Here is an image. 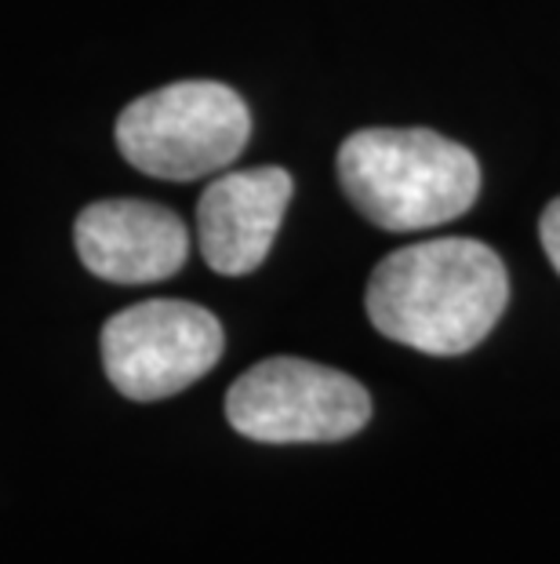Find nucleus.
Instances as JSON below:
<instances>
[{"label": "nucleus", "mask_w": 560, "mask_h": 564, "mask_svg": "<svg viewBox=\"0 0 560 564\" xmlns=\"http://www.w3.org/2000/svg\"><path fill=\"white\" fill-rule=\"evenodd\" d=\"M509 299L503 259L470 237L400 248L367 281V317L386 339L455 357L481 346Z\"/></svg>", "instance_id": "obj_1"}, {"label": "nucleus", "mask_w": 560, "mask_h": 564, "mask_svg": "<svg viewBox=\"0 0 560 564\" xmlns=\"http://www.w3.org/2000/svg\"><path fill=\"white\" fill-rule=\"evenodd\" d=\"M339 183L364 219L411 234L466 215L481 194V164L437 131L364 128L339 147Z\"/></svg>", "instance_id": "obj_2"}, {"label": "nucleus", "mask_w": 560, "mask_h": 564, "mask_svg": "<svg viewBox=\"0 0 560 564\" xmlns=\"http://www.w3.org/2000/svg\"><path fill=\"white\" fill-rule=\"evenodd\" d=\"M252 113L230 84L178 80L128 102L117 121L124 161L153 178L189 183L241 158Z\"/></svg>", "instance_id": "obj_3"}, {"label": "nucleus", "mask_w": 560, "mask_h": 564, "mask_svg": "<svg viewBox=\"0 0 560 564\" xmlns=\"http://www.w3.org/2000/svg\"><path fill=\"white\" fill-rule=\"evenodd\" d=\"M226 419L248 441L328 444L361 434L372 419V398L345 371L303 357H270L230 387Z\"/></svg>", "instance_id": "obj_4"}, {"label": "nucleus", "mask_w": 560, "mask_h": 564, "mask_svg": "<svg viewBox=\"0 0 560 564\" xmlns=\"http://www.w3.org/2000/svg\"><path fill=\"white\" fill-rule=\"evenodd\" d=\"M222 346V324L211 310L150 299L106 321L102 365L128 401H164L208 376Z\"/></svg>", "instance_id": "obj_5"}, {"label": "nucleus", "mask_w": 560, "mask_h": 564, "mask_svg": "<svg viewBox=\"0 0 560 564\" xmlns=\"http://www.w3.org/2000/svg\"><path fill=\"white\" fill-rule=\"evenodd\" d=\"M292 189V175L273 164L219 175L197 204V241L208 267L222 278L259 270L288 212Z\"/></svg>", "instance_id": "obj_6"}, {"label": "nucleus", "mask_w": 560, "mask_h": 564, "mask_svg": "<svg viewBox=\"0 0 560 564\" xmlns=\"http://www.w3.org/2000/svg\"><path fill=\"white\" fill-rule=\"evenodd\" d=\"M77 256L102 281L153 284L183 270L189 234L175 212L150 200H95L77 215Z\"/></svg>", "instance_id": "obj_7"}, {"label": "nucleus", "mask_w": 560, "mask_h": 564, "mask_svg": "<svg viewBox=\"0 0 560 564\" xmlns=\"http://www.w3.org/2000/svg\"><path fill=\"white\" fill-rule=\"evenodd\" d=\"M539 237H542L546 256H550V262H553V270L560 273V197H557V200H550V208L542 212Z\"/></svg>", "instance_id": "obj_8"}]
</instances>
